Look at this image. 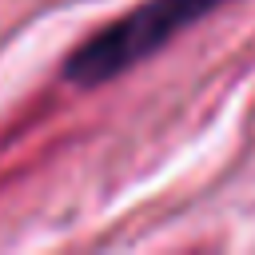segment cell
<instances>
[{
    "label": "cell",
    "mask_w": 255,
    "mask_h": 255,
    "mask_svg": "<svg viewBox=\"0 0 255 255\" xmlns=\"http://www.w3.org/2000/svg\"><path fill=\"white\" fill-rule=\"evenodd\" d=\"M219 4H227V0H143L131 12H124L120 20H112L108 28H100L92 40H84L68 56L64 72L72 84H84V88L108 84L112 76L135 68L143 56L163 48L175 32H183L187 24L215 12Z\"/></svg>",
    "instance_id": "obj_1"
}]
</instances>
